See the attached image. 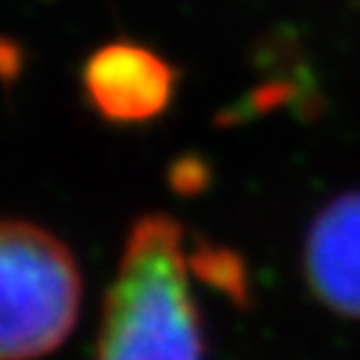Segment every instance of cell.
I'll return each mask as SVG.
<instances>
[{
  "label": "cell",
  "instance_id": "6da1fadb",
  "mask_svg": "<svg viewBox=\"0 0 360 360\" xmlns=\"http://www.w3.org/2000/svg\"><path fill=\"white\" fill-rule=\"evenodd\" d=\"M187 272L179 221L166 214L139 219L104 299L96 360H203Z\"/></svg>",
  "mask_w": 360,
  "mask_h": 360
},
{
  "label": "cell",
  "instance_id": "7a4b0ae2",
  "mask_svg": "<svg viewBox=\"0 0 360 360\" xmlns=\"http://www.w3.org/2000/svg\"><path fill=\"white\" fill-rule=\"evenodd\" d=\"M83 281L56 235L30 221H0V360H35L67 339Z\"/></svg>",
  "mask_w": 360,
  "mask_h": 360
},
{
  "label": "cell",
  "instance_id": "3957f363",
  "mask_svg": "<svg viewBox=\"0 0 360 360\" xmlns=\"http://www.w3.org/2000/svg\"><path fill=\"white\" fill-rule=\"evenodd\" d=\"M83 94L107 123H147L166 112L176 70L136 43H110L94 51L80 72Z\"/></svg>",
  "mask_w": 360,
  "mask_h": 360
},
{
  "label": "cell",
  "instance_id": "277c9868",
  "mask_svg": "<svg viewBox=\"0 0 360 360\" xmlns=\"http://www.w3.org/2000/svg\"><path fill=\"white\" fill-rule=\"evenodd\" d=\"M312 294L345 318H360V193L331 200L312 219L304 248Z\"/></svg>",
  "mask_w": 360,
  "mask_h": 360
},
{
  "label": "cell",
  "instance_id": "5b68a950",
  "mask_svg": "<svg viewBox=\"0 0 360 360\" xmlns=\"http://www.w3.org/2000/svg\"><path fill=\"white\" fill-rule=\"evenodd\" d=\"M187 264H190V272H195L211 288L227 294L238 307L248 304V275H245L243 259L235 251L203 240L198 243L193 257H187Z\"/></svg>",
  "mask_w": 360,
  "mask_h": 360
},
{
  "label": "cell",
  "instance_id": "8992f818",
  "mask_svg": "<svg viewBox=\"0 0 360 360\" xmlns=\"http://www.w3.org/2000/svg\"><path fill=\"white\" fill-rule=\"evenodd\" d=\"M203 184H206V168L200 166L198 160H193V163L181 160L179 168L174 171V187L179 193H198Z\"/></svg>",
  "mask_w": 360,
  "mask_h": 360
}]
</instances>
